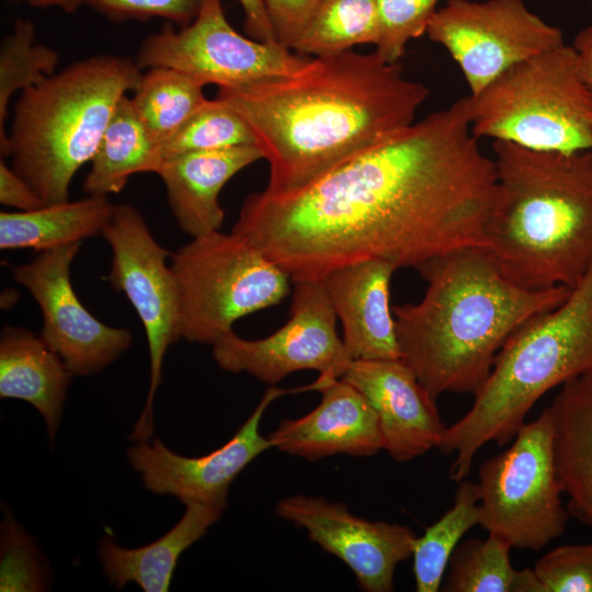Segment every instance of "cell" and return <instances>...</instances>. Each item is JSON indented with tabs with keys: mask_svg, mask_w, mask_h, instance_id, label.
Segmentation results:
<instances>
[{
	"mask_svg": "<svg viewBox=\"0 0 592 592\" xmlns=\"http://www.w3.org/2000/svg\"><path fill=\"white\" fill-rule=\"evenodd\" d=\"M496 195L494 161L471 130L467 95L298 192L251 193L231 231L293 283L369 259L418 269L483 248Z\"/></svg>",
	"mask_w": 592,
	"mask_h": 592,
	"instance_id": "obj_1",
	"label": "cell"
},
{
	"mask_svg": "<svg viewBox=\"0 0 592 592\" xmlns=\"http://www.w3.org/2000/svg\"><path fill=\"white\" fill-rule=\"evenodd\" d=\"M430 91L376 52L312 57L295 76L218 89L249 125L270 166L272 195L298 192L414 123Z\"/></svg>",
	"mask_w": 592,
	"mask_h": 592,
	"instance_id": "obj_2",
	"label": "cell"
},
{
	"mask_svg": "<svg viewBox=\"0 0 592 592\" xmlns=\"http://www.w3.org/2000/svg\"><path fill=\"white\" fill-rule=\"evenodd\" d=\"M417 270L428 283L422 299L392 312L401 360L435 399L475 395L506 339L571 292L515 284L482 247L446 253Z\"/></svg>",
	"mask_w": 592,
	"mask_h": 592,
	"instance_id": "obj_3",
	"label": "cell"
},
{
	"mask_svg": "<svg viewBox=\"0 0 592 592\" xmlns=\"http://www.w3.org/2000/svg\"><path fill=\"white\" fill-rule=\"evenodd\" d=\"M497 195L483 249L515 284L572 289L592 265V150L492 145Z\"/></svg>",
	"mask_w": 592,
	"mask_h": 592,
	"instance_id": "obj_4",
	"label": "cell"
},
{
	"mask_svg": "<svg viewBox=\"0 0 592 592\" xmlns=\"http://www.w3.org/2000/svg\"><path fill=\"white\" fill-rule=\"evenodd\" d=\"M592 372V265L558 307L533 317L503 343L470 409L446 426L439 449L455 454L451 480L470 473L488 443H510L547 391Z\"/></svg>",
	"mask_w": 592,
	"mask_h": 592,
	"instance_id": "obj_5",
	"label": "cell"
},
{
	"mask_svg": "<svg viewBox=\"0 0 592 592\" xmlns=\"http://www.w3.org/2000/svg\"><path fill=\"white\" fill-rule=\"evenodd\" d=\"M141 76L128 58L99 55L21 91L5 157L46 205L69 201L73 175L91 161L118 101Z\"/></svg>",
	"mask_w": 592,
	"mask_h": 592,
	"instance_id": "obj_6",
	"label": "cell"
},
{
	"mask_svg": "<svg viewBox=\"0 0 592 592\" xmlns=\"http://www.w3.org/2000/svg\"><path fill=\"white\" fill-rule=\"evenodd\" d=\"M468 102L478 138L533 150H592V90L573 46L562 44L513 65L469 94Z\"/></svg>",
	"mask_w": 592,
	"mask_h": 592,
	"instance_id": "obj_7",
	"label": "cell"
},
{
	"mask_svg": "<svg viewBox=\"0 0 592 592\" xmlns=\"http://www.w3.org/2000/svg\"><path fill=\"white\" fill-rule=\"evenodd\" d=\"M180 338L215 343L247 315L281 303L291 276L242 236L213 231L171 254Z\"/></svg>",
	"mask_w": 592,
	"mask_h": 592,
	"instance_id": "obj_8",
	"label": "cell"
},
{
	"mask_svg": "<svg viewBox=\"0 0 592 592\" xmlns=\"http://www.w3.org/2000/svg\"><path fill=\"white\" fill-rule=\"evenodd\" d=\"M477 486L479 525L512 548L539 550L563 533L569 513L561 502L549 407L480 465Z\"/></svg>",
	"mask_w": 592,
	"mask_h": 592,
	"instance_id": "obj_9",
	"label": "cell"
},
{
	"mask_svg": "<svg viewBox=\"0 0 592 592\" xmlns=\"http://www.w3.org/2000/svg\"><path fill=\"white\" fill-rule=\"evenodd\" d=\"M311 59L277 42L242 36L228 22L221 0H205L189 25L174 31L167 23L145 38L135 62L140 69H178L203 86L240 90L295 76Z\"/></svg>",
	"mask_w": 592,
	"mask_h": 592,
	"instance_id": "obj_10",
	"label": "cell"
},
{
	"mask_svg": "<svg viewBox=\"0 0 592 592\" xmlns=\"http://www.w3.org/2000/svg\"><path fill=\"white\" fill-rule=\"evenodd\" d=\"M101 236L112 250L107 281L123 292L144 326L150 355V384L145 408L130 440L148 441L153 432V400L161 383L164 354L180 339V300L171 255L151 235L141 213L115 205Z\"/></svg>",
	"mask_w": 592,
	"mask_h": 592,
	"instance_id": "obj_11",
	"label": "cell"
},
{
	"mask_svg": "<svg viewBox=\"0 0 592 592\" xmlns=\"http://www.w3.org/2000/svg\"><path fill=\"white\" fill-rule=\"evenodd\" d=\"M425 33L456 61L471 95L513 65L565 44L561 30L523 0H448Z\"/></svg>",
	"mask_w": 592,
	"mask_h": 592,
	"instance_id": "obj_12",
	"label": "cell"
},
{
	"mask_svg": "<svg viewBox=\"0 0 592 592\" xmlns=\"http://www.w3.org/2000/svg\"><path fill=\"white\" fill-rule=\"evenodd\" d=\"M294 284L291 317L274 333L248 340L231 331L213 343V356L221 369L247 372L271 385L304 369L342 377L352 360L337 333V315L322 282Z\"/></svg>",
	"mask_w": 592,
	"mask_h": 592,
	"instance_id": "obj_13",
	"label": "cell"
},
{
	"mask_svg": "<svg viewBox=\"0 0 592 592\" xmlns=\"http://www.w3.org/2000/svg\"><path fill=\"white\" fill-rule=\"evenodd\" d=\"M81 242L42 251L14 267V280L34 297L43 315L42 340L73 375L90 376L116 361L132 344V333L96 319L79 300L70 265Z\"/></svg>",
	"mask_w": 592,
	"mask_h": 592,
	"instance_id": "obj_14",
	"label": "cell"
},
{
	"mask_svg": "<svg viewBox=\"0 0 592 592\" xmlns=\"http://www.w3.org/2000/svg\"><path fill=\"white\" fill-rule=\"evenodd\" d=\"M282 519L307 531L308 537L343 561L366 592H390L397 566L412 556L417 535L405 525L371 522L344 504L293 496L277 502Z\"/></svg>",
	"mask_w": 592,
	"mask_h": 592,
	"instance_id": "obj_15",
	"label": "cell"
},
{
	"mask_svg": "<svg viewBox=\"0 0 592 592\" xmlns=\"http://www.w3.org/2000/svg\"><path fill=\"white\" fill-rule=\"evenodd\" d=\"M285 390L270 388L236 434L223 446L198 457L170 451L160 440L138 441L127 449V459L141 475L145 487L157 494H172L190 502L226 508L229 487L236 477L273 442L260 433L270 403Z\"/></svg>",
	"mask_w": 592,
	"mask_h": 592,
	"instance_id": "obj_16",
	"label": "cell"
},
{
	"mask_svg": "<svg viewBox=\"0 0 592 592\" xmlns=\"http://www.w3.org/2000/svg\"><path fill=\"white\" fill-rule=\"evenodd\" d=\"M377 414L384 449L398 463L439 448L445 432L436 399L401 358L352 361L341 377Z\"/></svg>",
	"mask_w": 592,
	"mask_h": 592,
	"instance_id": "obj_17",
	"label": "cell"
},
{
	"mask_svg": "<svg viewBox=\"0 0 592 592\" xmlns=\"http://www.w3.org/2000/svg\"><path fill=\"white\" fill-rule=\"evenodd\" d=\"M310 388L321 392L320 403L301 418L283 420L269 434L274 447L309 460L335 454L367 457L384 449L377 414L356 388L322 376Z\"/></svg>",
	"mask_w": 592,
	"mask_h": 592,
	"instance_id": "obj_18",
	"label": "cell"
},
{
	"mask_svg": "<svg viewBox=\"0 0 592 592\" xmlns=\"http://www.w3.org/2000/svg\"><path fill=\"white\" fill-rule=\"evenodd\" d=\"M395 271L387 261L369 259L337 267L321 280L352 361L401 358L389 305Z\"/></svg>",
	"mask_w": 592,
	"mask_h": 592,
	"instance_id": "obj_19",
	"label": "cell"
},
{
	"mask_svg": "<svg viewBox=\"0 0 592 592\" xmlns=\"http://www.w3.org/2000/svg\"><path fill=\"white\" fill-rule=\"evenodd\" d=\"M263 159L252 145L193 151L164 159L157 172L162 179L178 226L192 238L218 231L225 218L218 197L238 172Z\"/></svg>",
	"mask_w": 592,
	"mask_h": 592,
	"instance_id": "obj_20",
	"label": "cell"
},
{
	"mask_svg": "<svg viewBox=\"0 0 592 592\" xmlns=\"http://www.w3.org/2000/svg\"><path fill=\"white\" fill-rule=\"evenodd\" d=\"M75 375L41 337L5 327L0 337V397L24 400L44 418L53 443L58 431L66 391Z\"/></svg>",
	"mask_w": 592,
	"mask_h": 592,
	"instance_id": "obj_21",
	"label": "cell"
},
{
	"mask_svg": "<svg viewBox=\"0 0 592 592\" xmlns=\"http://www.w3.org/2000/svg\"><path fill=\"white\" fill-rule=\"evenodd\" d=\"M181 520L151 544L137 548H123L110 537L99 547L100 561L105 576L115 589L127 582L137 583L145 592H167L181 554L206 534L225 506L198 502L185 504Z\"/></svg>",
	"mask_w": 592,
	"mask_h": 592,
	"instance_id": "obj_22",
	"label": "cell"
},
{
	"mask_svg": "<svg viewBox=\"0 0 592 592\" xmlns=\"http://www.w3.org/2000/svg\"><path fill=\"white\" fill-rule=\"evenodd\" d=\"M549 409L557 469L569 510L592 526V372L566 382Z\"/></svg>",
	"mask_w": 592,
	"mask_h": 592,
	"instance_id": "obj_23",
	"label": "cell"
},
{
	"mask_svg": "<svg viewBox=\"0 0 592 592\" xmlns=\"http://www.w3.org/2000/svg\"><path fill=\"white\" fill-rule=\"evenodd\" d=\"M114 206L107 196L89 195L33 210L1 212L0 248L45 251L81 242L102 234Z\"/></svg>",
	"mask_w": 592,
	"mask_h": 592,
	"instance_id": "obj_24",
	"label": "cell"
},
{
	"mask_svg": "<svg viewBox=\"0 0 592 592\" xmlns=\"http://www.w3.org/2000/svg\"><path fill=\"white\" fill-rule=\"evenodd\" d=\"M162 163L158 144L150 137L126 94L118 101L91 159L82 189L88 195L119 193L136 173H157Z\"/></svg>",
	"mask_w": 592,
	"mask_h": 592,
	"instance_id": "obj_25",
	"label": "cell"
},
{
	"mask_svg": "<svg viewBox=\"0 0 592 592\" xmlns=\"http://www.w3.org/2000/svg\"><path fill=\"white\" fill-rule=\"evenodd\" d=\"M479 520L477 482L465 478L457 483L452 508L415 539L411 557L418 592L440 590L455 548L470 528L479 525Z\"/></svg>",
	"mask_w": 592,
	"mask_h": 592,
	"instance_id": "obj_26",
	"label": "cell"
},
{
	"mask_svg": "<svg viewBox=\"0 0 592 592\" xmlns=\"http://www.w3.org/2000/svg\"><path fill=\"white\" fill-rule=\"evenodd\" d=\"M203 84L168 67L149 68L135 88L132 103L150 137L159 145L207 100Z\"/></svg>",
	"mask_w": 592,
	"mask_h": 592,
	"instance_id": "obj_27",
	"label": "cell"
},
{
	"mask_svg": "<svg viewBox=\"0 0 592 592\" xmlns=\"http://www.w3.org/2000/svg\"><path fill=\"white\" fill-rule=\"evenodd\" d=\"M377 39L376 0H319L292 50L323 57Z\"/></svg>",
	"mask_w": 592,
	"mask_h": 592,
	"instance_id": "obj_28",
	"label": "cell"
},
{
	"mask_svg": "<svg viewBox=\"0 0 592 592\" xmlns=\"http://www.w3.org/2000/svg\"><path fill=\"white\" fill-rule=\"evenodd\" d=\"M511 548L493 534L460 542L449 559L443 591L520 592L521 570L512 566Z\"/></svg>",
	"mask_w": 592,
	"mask_h": 592,
	"instance_id": "obj_29",
	"label": "cell"
},
{
	"mask_svg": "<svg viewBox=\"0 0 592 592\" xmlns=\"http://www.w3.org/2000/svg\"><path fill=\"white\" fill-rule=\"evenodd\" d=\"M59 56L54 49L35 43L34 24L16 20L0 49V152L7 156L8 134L4 123L8 106L16 91L33 87L55 73Z\"/></svg>",
	"mask_w": 592,
	"mask_h": 592,
	"instance_id": "obj_30",
	"label": "cell"
},
{
	"mask_svg": "<svg viewBox=\"0 0 592 592\" xmlns=\"http://www.w3.org/2000/svg\"><path fill=\"white\" fill-rule=\"evenodd\" d=\"M255 145L246 121L219 99L206 100L168 139L160 143L159 152L169 159L193 151Z\"/></svg>",
	"mask_w": 592,
	"mask_h": 592,
	"instance_id": "obj_31",
	"label": "cell"
},
{
	"mask_svg": "<svg viewBox=\"0 0 592 592\" xmlns=\"http://www.w3.org/2000/svg\"><path fill=\"white\" fill-rule=\"evenodd\" d=\"M440 0H376L375 52L388 62H399L409 41L426 32Z\"/></svg>",
	"mask_w": 592,
	"mask_h": 592,
	"instance_id": "obj_32",
	"label": "cell"
},
{
	"mask_svg": "<svg viewBox=\"0 0 592 592\" xmlns=\"http://www.w3.org/2000/svg\"><path fill=\"white\" fill-rule=\"evenodd\" d=\"M534 571L546 592H592V542L554 548Z\"/></svg>",
	"mask_w": 592,
	"mask_h": 592,
	"instance_id": "obj_33",
	"label": "cell"
},
{
	"mask_svg": "<svg viewBox=\"0 0 592 592\" xmlns=\"http://www.w3.org/2000/svg\"><path fill=\"white\" fill-rule=\"evenodd\" d=\"M204 2L205 0H84V5L114 22L161 18L184 27L194 21Z\"/></svg>",
	"mask_w": 592,
	"mask_h": 592,
	"instance_id": "obj_34",
	"label": "cell"
},
{
	"mask_svg": "<svg viewBox=\"0 0 592 592\" xmlns=\"http://www.w3.org/2000/svg\"><path fill=\"white\" fill-rule=\"evenodd\" d=\"M264 1L276 42L292 48L319 0Z\"/></svg>",
	"mask_w": 592,
	"mask_h": 592,
	"instance_id": "obj_35",
	"label": "cell"
},
{
	"mask_svg": "<svg viewBox=\"0 0 592 592\" xmlns=\"http://www.w3.org/2000/svg\"><path fill=\"white\" fill-rule=\"evenodd\" d=\"M0 202L21 212L37 209L46 205L32 186L2 160L0 162Z\"/></svg>",
	"mask_w": 592,
	"mask_h": 592,
	"instance_id": "obj_36",
	"label": "cell"
},
{
	"mask_svg": "<svg viewBox=\"0 0 592 592\" xmlns=\"http://www.w3.org/2000/svg\"><path fill=\"white\" fill-rule=\"evenodd\" d=\"M244 13V30L261 42L275 43V35L267 15L264 0H238Z\"/></svg>",
	"mask_w": 592,
	"mask_h": 592,
	"instance_id": "obj_37",
	"label": "cell"
},
{
	"mask_svg": "<svg viewBox=\"0 0 592 592\" xmlns=\"http://www.w3.org/2000/svg\"><path fill=\"white\" fill-rule=\"evenodd\" d=\"M572 46L578 54L584 80L592 90V25L577 34Z\"/></svg>",
	"mask_w": 592,
	"mask_h": 592,
	"instance_id": "obj_38",
	"label": "cell"
},
{
	"mask_svg": "<svg viewBox=\"0 0 592 592\" xmlns=\"http://www.w3.org/2000/svg\"><path fill=\"white\" fill-rule=\"evenodd\" d=\"M16 2H25L36 8H60L66 12H73L80 5H84V0H12Z\"/></svg>",
	"mask_w": 592,
	"mask_h": 592,
	"instance_id": "obj_39",
	"label": "cell"
}]
</instances>
